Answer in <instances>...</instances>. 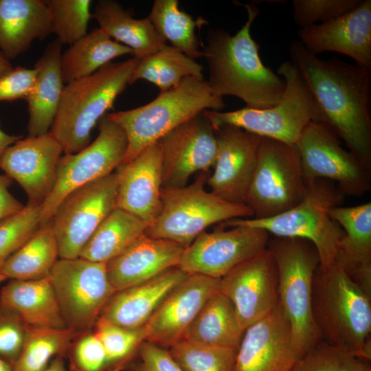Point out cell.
<instances>
[{
	"instance_id": "cell-48",
	"label": "cell",
	"mask_w": 371,
	"mask_h": 371,
	"mask_svg": "<svg viewBox=\"0 0 371 371\" xmlns=\"http://www.w3.org/2000/svg\"><path fill=\"white\" fill-rule=\"evenodd\" d=\"M12 179L6 175H0V222L17 214L24 207L9 191Z\"/></svg>"
},
{
	"instance_id": "cell-6",
	"label": "cell",
	"mask_w": 371,
	"mask_h": 371,
	"mask_svg": "<svg viewBox=\"0 0 371 371\" xmlns=\"http://www.w3.org/2000/svg\"><path fill=\"white\" fill-rule=\"evenodd\" d=\"M267 247L278 273V301L291 328L299 359L322 340L312 311L313 282L320 265L318 252L308 240L274 236Z\"/></svg>"
},
{
	"instance_id": "cell-30",
	"label": "cell",
	"mask_w": 371,
	"mask_h": 371,
	"mask_svg": "<svg viewBox=\"0 0 371 371\" xmlns=\"http://www.w3.org/2000/svg\"><path fill=\"white\" fill-rule=\"evenodd\" d=\"M92 17L100 29L114 41L130 47L137 58L155 53L166 44L148 17L134 19L130 10L115 1H99Z\"/></svg>"
},
{
	"instance_id": "cell-12",
	"label": "cell",
	"mask_w": 371,
	"mask_h": 371,
	"mask_svg": "<svg viewBox=\"0 0 371 371\" xmlns=\"http://www.w3.org/2000/svg\"><path fill=\"white\" fill-rule=\"evenodd\" d=\"M49 278L67 327L80 333L93 330L116 291L108 279L106 263L80 257L59 258Z\"/></svg>"
},
{
	"instance_id": "cell-44",
	"label": "cell",
	"mask_w": 371,
	"mask_h": 371,
	"mask_svg": "<svg viewBox=\"0 0 371 371\" xmlns=\"http://www.w3.org/2000/svg\"><path fill=\"white\" fill-rule=\"evenodd\" d=\"M66 357L71 371H107L105 350L93 330L80 333L72 341Z\"/></svg>"
},
{
	"instance_id": "cell-33",
	"label": "cell",
	"mask_w": 371,
	"mask_h": 371,
	"mask_svg": "<svg viewBox=\"0 0 371 371\" xmlns=\"http://www.w3.org/2000/svg\"><path fill=\"white\" fill-rule=\"evenodd\" d=\"M126 54L133 56V51L110 38L99 27L95 28L62 53L63 81L68 83L88 76L116 57Z\"/></svg>"
},
{
	"instance_id": "cell-5",
	"label": "cell",
	"mask_w": 371,
	"mask_h": 371,
	"mask_svg": "<svg viewBox=\"0 0 371 371\" xmlns=\"http://www.w3.org/2000/svg\"><path fill=\"white\" fill-rule=\"evenodd\" d=\"M224 106L223 98L212 93L207 80L189 76L145 105L108 113L107 115L126 134L128 148L123 163H127L144 148L205 110L218 111Z\"/></svg>"
},
{
	"instance_id": "cell-13",
	"label": "cell",
	"mask_w": 371,
	"mask_h": 371,
	"mask_svg": "<svg viewBox=\"0 0 371 371\" xmlns=\"http://www.w3.org/2000/svg\"><path fill=\"white\" fill-rule=\"evenodd\" d=\"M306 184L323 179L344 196L361 197L371 188L370 168L365 166L324 124L311 122L295 144Z\"/></svg>"
},
{
	"instance_id": "cell-35",
	"label": "cell",
	"mask_w": 371,
	"mask_h": 371,
	"mask_svg": "<svg viewBox=\"0 0 371 371\" xmlns=\"http://www.w3.org/2000/svg\"><path fill=\"white\" fill-rule=\"evenodd\" d=\"M203 70V66L194 59L166 43L155 53L137 58L129 85L145 80L156 85L161 93L175 87L185 78H204Z\"/></svg>"
},
{
	"instance_id": "cell-21",
	"label": "cell",
	"mask_w": 371,
	"mask_h": 371,
	"mask_svg": "<svg viewBox=\"0 0 371 371\" xmlns=\"http://www.w3.org/2000/svg\"><path fill=\"white\" fill-rule=\"evenodd\" d=\"M297 359L290 326L278 301L268 315L245 330L235 371H289Z\"/></svg>"
},
{
	"instance_id": "cell-1",
	"label": "cell",
	"mask_w": 371,
	"mask_h": 371,
	"mask_svg": "<svg viewBox=\"0 0 371 371\" xmlns=\"http://www.w3.org/2000/svg\"><path fill=\"white\" fill-rule=\"evenodd\" d=\"M289 54L317 106L319 123L371 168L370 69L335 58L322 60L300 41L291 44Z\"/></svg>"
},
{
	"instance_id": "cell-9",
	"label": "cell",
	"mask_w": 371,
	"mask_h": 371,
	"mask_svg": "<svg viewBox=\"0 0 371 371\" xmlns=\"http://www.w3.org/2000/svg\"><path fill=\"white\" fill-rule=\"evenodd\" d=\"M207 174L200 172L190 185L161 189V210L145 235L188 247L209 226L234 218H248L254 212L245 203L226 201L205 188Z\"/></svg>"
},
{
	"instance_id": "cell-36",
	"label": "cell",
	"mask_w": 371,
	"mask_h": 371,
	"mask_svg": "<svg viewBox=\"0 0 371 371\" xmlns=\"http://www.w3.org/2000/svg\"><path fill=\"white\" fill-rule=\"evenodd\" d=\"M148 17L158 34L172 47L194 60L203 57L195 28L207 23L205 19L194 20L179 9L177 0H155Z\"/></svg>"
},
{
	"instance_id": "cell-15",
	"label": "cell",
	"mask_w": 371,
	"mask_h": 371,
	"mask_svg": "<svg viewBox=\"0 0 371 371\" xmlns=\"http://www.w3.org/2000/svg\"><path fill=\"white\" fill-rule=\"evenodd\" d=\"M269 235L265 229L248 226L203 232L184 249L177 267L188 275L221 279L267 248Z\"/></svg>"
},
{
	"instance_id": "cell-11",
	"label": "cell",
	"mask_w": 371,
	"mask_h": 371,
	"mask_svg": "<svg viewBox=\"0 0 371 371\" xmlns=\"http://www.w3.org/2000/svg\"><path fill=\"white\" fill-rule=\"evenodd\" d=\"M107 113L99 120V133L92 143L76 153L60 157L54 187L41 207V225L51 220L69 193L113 173L123 163L128 148L127 136Z\"/></svg>"
},
{
	"instance_id": "cell-38",
	"label": "cell",
	"mask_w": 371,
	"mask_h": 371,
	"mask_svg": "<svg viewBox=\"0 0 371 371\" xmlns=\"http://www.w3.org/2000/svg\"><path fill=\"white\" fill-rule=\"evenodd\" d=\"M93 332L102 343L106 356L107 371H120L131 362L139 345L145 341L144 326L129 329L100 317Z\"/></svg>"
},
{
	"instance_id": "cell-14",
	"label": "cell",
	"mask_w": 371,
	"mask_h": 371,
	"mask_svg": "<svg viewBox=\"0 0 371 371\" xmlns=\"http://www.w3.org/2000/svg\"><path fill=\"white\" fill-rule=\"evenodd\" d=\"M115 172L69 193L49 221L59 258L72 259L80 253L102 221L116 207Z\"/></svg>"
},
{
	"instance_id": "cell-52",
	"label": "cell",
	"mask_w": 371,
	"mask_h": 371,
	"mask_svg": "<svg viewBox=\"0 0 371 371\" xmlns=\"http://www.w3.org/2000/svg\"><path fill=\"white\" fill-rule=\"evenodd\" d=\"M0 371H13V365L0 358Z\"/></svg>"
},
{
	"instance_id": "cell-22",
	"label": "cell",
	"mask_w": 371,
	"mask_h": 371,
	"mask_svg": "<svg viewBox=\"0 0 371 371\" xmlns=\"http://www.w3.org/2000/svg\"><path fill=\"white\" fill-rule=\"evenodd\" d=\"M298 36L304 48L316 56L337 52L371 69V1L362 0L353 10L331 21L300 27Z\"/></svg>"
},
{
	"instance_id": "cell-18",
	"label": "cell",
	"mask_w": 371,
	"mask_h": 371,
	"mask_svg": "<svg viewBox=\"0 0 371 371\" xmlns=\"http://www.w3.org/2000/svg\"><path fill=\"white\" fill-rule=\"evenodd\" d=\"M217 153L206 184L218 197L245 203L258 159L262 137L232 125L215 131Z\"/></svg>"
},
{
	"instance_id": "cell-50",
	"label": "cell",
	"mask_w": 371,
	"mask_h": 371,
	"mask_svg": "<svg viewBox=\"0 0 371 371\" xmlns=\"http://www.w3.org/2000/svg\"><path fill=\"white\" fill-rule=\"evenodd\" d=\"M43 371H67L63 357H56L49 362L47 367Z\"/></svg>"
},
{
	"instance_id": "cell-7",
	"label": "cell",
	"mask_w": 371,
	"mask_h": 371,
	"mask_svg": "<svg viewBox=\"0 0 371 371\" xmlns=\"http://www.w3.org/2000/svg\"><path fill=\"white\" fill-rule=\"evenodd\" d=\"M344 198L333 182L318 179L306 183L302 201L282 214L264 219H231L218 223L216 227L248 226L265 229L274 236L308 240L318 252L319 267L327 268L334 264L339 241L344 234L330 212L333 207L340 206Z\"/></svg>"
},
{
	"instance_id": "cell-2",
	"label": "cell",
	"mask_w": 371,
	"mask_h": 371,
	"mask_svg": "<svg viewBox=\"0 0 371 371\" xmlns=\"http://www.w3.org/2000/svg\"><path fill=\"white\" fill-rule=\"evenodd\" d=\"M247 20L234 35L223 30H210L202 51L209 68L207 80L218 96L233 95L246 106L262 109L276 105L285 89L284 79L264 65L259 45L252 38L251 26L259 14L253 3L244 5Z\"/></svg>"
},
{
	"instance_id": "cell-23",
	"label": "cell",
	"mask_w": 371,
	"mask_h": 371,
	"mask_svg": "<svg viewBox=\"0 0 371 371\" xmlns=\"http://www.w3.org/2000/svg\"><path fill=\"white\" fill-rule=\"evenodd\" d=\"M117 178L116 207L137 216L148 226L161 210L162 159L159 142L142 150L115 170Z\"/></svg>"
},
{
	"instance_id": "cell-32",
	"label": "cell",
	"mask_w": 371,
	"mask_h": 371,
	"mask_svg": "<svg viewBox=\"0 0 371 371\" xmlns=\"http://www.w3.org/2000/svg\"><path fill=\"white\" fill-rule=\"evenodd\" d=\"M148 227L134 214L115 207L94 231L79 257L106 263L144 235Z\"/></svg>"
},
{
	"instance_id": "cell-42",
	"label": "cell",
	"mask_w": 371,
	"mask_h": 371,
	"mask_svg": "<svg viewBox=\"0 0 371 371\" xmlns=\"http://www.w3.org/2000/svg\"><path fill=\"white\" fill-rule=\"evenodd\" d=\"M41 206L27 204L17 214L0 222V269L37 231Z\"/></svg>"
},
{
	"instance_id": "cell-27",
	"label": "cell",
	"mask_w": 371,
	"mask_h": 371,
	"mask_svg": "<svg viewBox=\"0 0 371 371\" xmlns=\"http://www.w3.org/2000/svg\"><path fill=\"white\" fill-rule=\"evenodd\" d=\"M62 44L49 43L34 65L33 87L25 98L28 106L30 137L49 133L61 99L64 82L61 74Z\"/></svg>"
},
{
	"instance_id": "cell-46",
	"label": "cell",
	"mask_w": 371,
	"mask_h": 371,
	"mask_svg": "<svg viewBox=\"0 0 371 371\" xmlns=\"http://www.w3.org/2000/svg\"><path fill=\"white\" fill-rule=\"evenodd\" d=\"M34 79V68L13 67L0 76V102L25 100L33 87Z\"/></svg>"
},
{
	"instance_id": "cell-24",
	"label": "cell",
	"mask_w": 371,
	"mask_h": 371,
	"mask_svg": "<svg viewBox=\"0 0 371 371\" xmlns=\"http://www.w3.org/2000/svg\"><path fill=\"white\" fill-rule=\"evenodd\" d=\"M184 247L145 234L106 263L108 279L117 291L148 281L180 263Z\"/></svg>"
},
{
	"instance_id": "cell-4",
	"label": "cell",
	"mask_w": 371,
	"mask_h": 371,
	"mask_svg": "<svg viewBox=\"0 0 371 371\" xmlns=\"http://www.w3.org/2000/svg\"><path fill=\"white\" fill-rule=\"evenodd\" d=\"M136 63L135 57L111 62L93 74L64 86L49 131L60 144L64 154L76 153L90 144L93 127L129 85Z\"/></svg>"
},
{
	"instance_id": "cell-40",
	"label": "cell",
	"mask_w": 371,
	"mask_h": 371,
	"mask_svg": "<svg viewBox=\"0 0 371 371\" xmlns=\"http://www.w3.org/2000/svg\"><path fill=\"white\" fill-rule=\"evenodd\" d=\"M47 6L50 32L63 45L75 43L87 33L89 21L92 18L90 0H45Z\"/></svg>"
},
{
	"instance_id": "cell-19",
	"label": "cell",
	"mask_w": 371,
	"mask_h": 371,
	"mask_svg": "<svg viewBox=\"0 0 371 371\" xmlns=\"http://www.w3.org/2000/svg\"><path fill=\"white\" fill-rule=\"evenodd\" d=\"M62 147L49 133L21 139L0 159V168L26 193L27 204L41 206L52 191Z\"/></svg>"
},
{
	"instance_id": "cell-26",
	"label": "cell",
	"mask_w": 371,
	"mask_h": 371,
	"mask_svg": "<svg viewBox=\"0 0 371 371\" xmlns=\"http://www.w3.org/2000/svg\"><path fill=\"white\" fill-rule=\"evenodd\" d=\"M188 276L174 267L143 283L117 291L100 317L123 328H142L167 294Z\"/></svg>"
},
{
	"instance_id": "cell-20",
	"label": "cell",
	"mask_w": 371,
	"mask_h": 371,
	"mask_svg": "<svg viewBox=\"0 0 371 371\" xmlns=\"http://www.w3.org/2000/svg\"><path fill=\"white\" fill-rule=\"evenodd\" d=\"M220 279L190 274L164 297L144 325L145 341L170 347L181 340Z\"/></svg>"
},
{
	"instance_id": "cell-37",
	"label": "cell",
	"mask_w": 371,
	"mask_h": 371,
	"mask_svg": "<svg viewBox=\"0 0 371 371\" xmlns=\"http://www.w3.org/2000/svg\"><path fill=\"white\" fill-rule=\"evenodd\" d=\"M80 333L70 328L29 326L13 371H43L52 358L66 357L71 344Z\"/></svg>"
},
{
	"instance_id": "cell-47",
	"label": "cell",
	"mask_w": 371,
	"mask_h": 371,
	"mask_svg": "<svg viewBox=\"0 0 371 371\" xmlns=\"http://www.w3.org/2000/svg\"><path fill=\"white\" fill-rule=\"evenodd\" d=\"M137 354L140 361L133 367V371H183L168 350L151 342L142 341Z\"/></svg>"
},
{
	"instance_id": "cell-10",
	"label": "cell",
	"mask_w": 371,
	"mask_h": 371,
	"mask_svg": "<svg viewBox=\"0 0 371 371\" xmlns=\"http://www.w3.org/2000/svg\"><path fill=\"white\" fill-rule=\"evenodd\" d=\"M306 188L295 145L262 137L245 200L254 212L252 218H267L293 208L303 199Z\"/></svg>"
},
{
	"instance_id": "cell-16",
	"label": "cell",
	"mask_w": 371,
	"mask_h": 371,
	"mask_svg": "<svg viewBox=\"0 0 371 371\" xmlns=\"http://www.w3.org/2000/svg\"><path fill=\"white\" fill-rule=\"evenodd\" d=\"M162 159V188L186 186L196 172L213 168L217 153L215 130L203 111L158 141Z\"/></svg>"
},
{
	"instance_id": "cell-25",
	"label": "cell",
	"mask_w": 371,
	"mask_h": 371,
	"mask_svg": "<svg viewBox=\"0 0 371 371\" xmlns=\"http://www.w3.org/2000/svg\"><path fill=\"white\" fill-rule=\"evenodd\" d=\"M330 214L344 232L334 264L371 296V202L334 207Z\"/></svg>"
},
{
	"instance_id": "cell-8",
	"label": "cell",
	"mask_w": 371,
	"mask_h": 371,
	"mask_svg": "<svg viewBox=\"0 0 371 371\" xmlns=\"http://www.w3.org/2000/svg\"><path fill=\"white\" fill-rule=\"evenodd\" d=\"M277 74L284 79L285 89L276 105L262 109L245 106L228 112L205 110L203 113L214 129L232 125L262 137L295 145L311 122H319L318 108L306 82L291 61L281 63Z\"/></svg>"
},
{
	"instance_id": "cell-29",
	"label": "cell",
	"mask_w": 371,
	"mask_h": 371,
	"mask_svg": "<svg viewBox=\"0 0 371 371\" xmlns=\"http://www.w3.org/2000/svg\"><path fill=\"white\" fill-rule=\"evenodd\" d=\"M0 304L18 313L28 326L68 328L49 276L37 280L12 279L0 291Z\"/></svg>"
},
{
	"instance_id": "cell-53",
	"label": "cell",
	"mask_w": 371,
	"mask_h": 371,
	"mask_svg": "<svg viewBox=\"0 0 371 371\" xmlns=\"http://www.w3.org/2000/svg\"><path fill=\"white\" fill-rule=\"evenodd\" d=\"M5 280H7V278L0 273V283Z\"/></svg>"
},
{
	"instance_id": "cell-28",
	"label": "cell",
	"mask_w": 371,
	"mask_h": 371,
	"mask_svg": "<svg viewBox=\"0 0 371 371\" xmlns=\"http://www.w3.org/2000/svg\"><path fill=\"white\" fill-rule=\"evenodd\" d=\"M51 34L45 0H0V48L9 60Z\"/></svg>"
},
{
	"instance_id": "cell-51",
	"label": "cell",
	"mask_w": 371,
	"mask_h": 371,
	"mask_svg": "<svg viewBox=\"0 0 371 371\" xmlns=\"http://www.w3.org/2000/svg\"><path fill=\"white\" fill-rule=\"evenodd\" d=\"M13 69L9 60L0 52V76Z\"/></svg>"
},
{
	"instance_id": "cell-45",
	"label": "cell",
	"mask_w": 371,
	"mask_h": 371,
	"mask_svg": "<svg viewBox=\"0 0 371 371\" xmlns=\"http://www.w3.org/2000/svg\"><path fill=\"white\" fill-rule=\"evenodd\" d=\"M28 327L18 313L0 304V358L14 365L21 352Z\"/></svg>"
},
{
	"instance_id": "cell-31",
	"label": "cell",
	"mask_w": 371,
	"mask_h": 371,
	"mask_svg": "<svg viewBox=\"0 0 371 371\" xmlns=\"http://www.w3.org/2000/svg\"><path fill=\"white\" fill-rule=\"evenodd\" d=\"M244 332L233 303L217 290L206 300L182 339L237 351Z\"/></svg>"
},
{
	"instance_id": "cell-43",
	"label": "cell",
	"mask_w": 371,
	"mask_h": 371,
	"mask_svg": "<svg viewBox=\"0 0 371 371\" xmlns=\"http://www.w3.org/2000/svg\"><path fill=\"white\" fill-rule=\"evenodd\" d=\"M361 1L293 0L294 21L300 27L325 23L353 10Z\"/></svg>"
},
{
	"instance_id": "cell-49",
	"label": "cell",
	"mask_w": 371,
	"mask_h": 371,
	"mask_svg": "<svg viewBox=\"0 0 371 371\" xmlns=\"http://www.w3.org/2000/svg\"><path fill=\"white\" fill-rule=\"evenodd\" d=\"M23 138L21 135H9L0 127V159L4 151L12 144Z\"/></svg>"
},
{
	"instance_id": "cell-3",
	"label": "cell",
	"mask_w": 371,
	"mask_h": 371,
	"mask_svg": "<svg viewBox=\"0 0 371 371\" xmlns=\"http://www.w3.org/2000/svg\"><path fill=\"white\" fill-rule=\"evenodd\" d=\"M312 311L322 339L370 361L371 296L336 264L316 269Z\"/></svg>"
},
{
	"instance_id": "cell-34",
	"label": "cell",
	"mask_w": 371,
	"mask_h": 371,
	"mask_svg": "<svg viewBox=\"0 0 371 371\" xmlns=\"http://www.w3.org/2000/svg\"><path fill=\"white\" fill-rule=\"evenodd\" d=\"M59 259L50 222L41 225L33 236L0 269L7 279L37 280L49 276Z\"/></svg>"
},
{
	"instance_id": "cell-41",
	"label": "cell",
	"mask_w": 371,
	"mask_h": 371,
	"mask_svg": "<svg viewBox=\"0 0 371 371\" xmlns=\"http://www.w3.org/2000/svg\"><path fill=\"white\" fill-rule=\"evenodd\" d=\"M289 371H371L368 361L328 343L318 342Z\"/></svg>"
},
{
	"instance_id": "cell-17",
	"label": "cell",
	"mask_w": 371,
	"mask_h": 371,
	"mask_svg": "<svg viewBox=\"0 0 371 371\" xmlns=\"http://www.w3.org/2000/svg\"><path fill=\"white\" fill-rule=\"evenodd\" d=\"M278 284L276 264L267 247L221 278L218 290L233 303L245 330L276 306Z\"/></svg>"
},
{
	"instance_id": "cell-39",
	"label": "cell",
	"mask_w": 371,
	"mask_h": 371,
	"mask_svg": "<svg viewBox=\"0 0 371 371\" xmlns=\"http://www.w3.org/2000/svg\"><path fill=\"white\" fill-rule=\"evenodd\" d=\"M183 371H235L236 350L182 339L169 347Z\"/></svg>"
}]
</instances>
